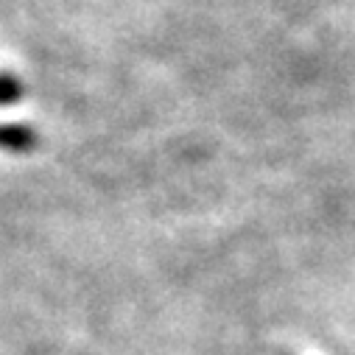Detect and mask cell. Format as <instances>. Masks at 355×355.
<instances>
[{"label":"cell","mask_w":355,"mask_h":355,"mask_svg":"<svg viewBox=\"0 0 355 355\" xmlns=\"http://www.w3.org/2000/svg\"><path fill=\"white\" fill-rule=\"evenodd\" d=\"M37 148V132L26 123H3L0 126V151L26 154Z\"/></svg>","instance_id":"1"},{"label":"cell","mask_w":355,"mask_h":355,"mask_svg":"<svg viewBox=\"0 0 355 355\" xmlns=\"http://www.w3.org/2000/svg\"><path fill=\"white\" fill-rule=\"evenodd\" d=\"M26 87L15 73H0V107H12L23 98Z\"/></svg>","instance_id":"2"}]
</instances>
